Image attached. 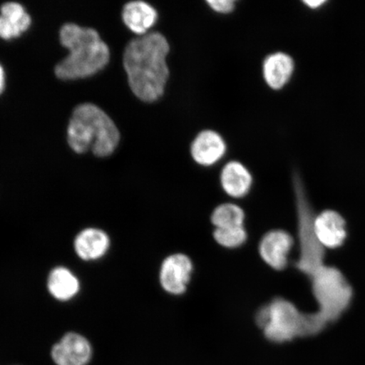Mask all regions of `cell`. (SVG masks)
Wrapping results in <instances>:
<instances>
[{"label": "cell", "instance_id": "3", "mask_svg": "<svg viewBox=\"0 0 365 365\" xmlns=\"http://www.w3.org/2000/svg\"><path fill=\"white\" fill-rule=\"evenodd\" d=\"M59 36L61 44L70 54L57 65L58 78H86L97 74L108 65L110 52L97 31L70 23L62 26Z\"/></svg>", "mask_w": 365, "mask_h": 365}, {"label": "cell", "instance_id": "5", "mask_svg": "<svg viewBox=\"0 0 365 365\" xmlns=\"http://www.w3.org/2000/svg\"><path fill=\"white\" fill-rule=\"evenodd\" d=\"M255 322L264 336L274 344H284L298 337H308L307 313L282 297L262 305L255 314Z\"/></svg>", "mask_w": 365, "mask_h": 365}, {"label": "cell", "instance_id": "7", "mask_svg": "<svg viewBox=\"0 0 365 365\" xmlns=\"http://www.w3.org/2000/svg\"><path fill=\"white\" fill-rule=\"evenodd\" d=\"M294 245L293 236L285 230H272L262 237L259 254L264 262L275 271H282L289 264V255Z\"/></svg>", "mask_w": 365, "mask_h": 365}, {"label": "cell", "instance_id": "18", "mask_svg": "<svg viewBox=\"0 0 365 365\" xmlns=\"http://www.w3.org/2000/svg\"><path fill=\"white\" fill-rule=\"evenodd\" d=\"M213 238L219 245L227 249L239 248L245 245L248 235L245 226L232 228H215Z\"/></svg>", "mask_w": 365, "mask_h": 365}, {"label": "cell", "instance_id": "20", "mask_svg": "<svg viewBox=\"0 0 365 365\" xmlns=\"http://www.w3.org/2000/svg\"><path fill=\"white\" fill-rule=\"evenodd\" d=\"M304 3L310 8H317L321 6L325 1H323V0H309V1Z\"/></svg>", "mask_w": 365, "mask_h": 365}, {"label": "cell", "instance_id": "17", "mask_svg": "<svg viewBox=\"0 0 365 365\" xmlns=\"http://www.w3.org/2000/svg\"><path fill=\"white\" fill-rule=\"evenodd\" d=\"M245 214L239 205L225 203L218 205L211 216V222L216 228H232L244 226Z\"/></svg>", "mask_w": 365, "mask_h": 365}, {"label": "cell", "instance_id": "11", "mask_svg": "<svg viewBox=\"0 0 365 365\" xmlns=\"http://www.w3.org/2000/svg\"><path fill=\"white\" fill-rule=\"evenodd\" d=\"M226 145L222 136L212 130H205L196 136L191 145V155L202 166H211L225 154Z\"/></svg>", "mask_w": 365, "mask_h": 365}, {"label": "cell", "instance_id": "14", "mask_svg": "<svg viewBox=\"0 0 365 365\" xmlns=\"http://www.w3.org/2000/svg\"><path fill=\"white\" fill-rule=\"evenodd\" d=\"M47 287L53 298L61 302L75 298L81 289L78 277L65 267H57L50 272Z\"/></svg>", "mask_w": 365, "mask_h": 365}, {"label": "cell", "instance_id": "2", "mask_svg": "<svg viewBox=\"0 0 365 365\" xmlns=\"http://www.w3.org/2000/svg\"><path fill=\"white\" fill-rule=\"evenodd\" d=\"M168 53L170 44L159 33L144 35L127 45L125 70L130 89L141 101L153 103L162 97L170 76Z\"/></svg>", "mask_w": 365, "mask_h": 365}, {"label": "cell", "instance_id": "10", "mask_svg": "<svg viewBox=\"0 0 365 365\" xmlns=\"http://www.w3.org/2000/svg\"><path fill=\"white\" fill-rule=\"evenodd\" d=\"M110 238L100 228L88 227L81 230L74 240L75 252L85 262L101 259L110 247Z\"/></svg>", "mask_w": 365, "mask_h": 365}, {"label": "cell", "instance_id": "8", "mask_svg": "<svg viewBox=\"0 0 365 365\" xmlns=\"http://www.w3.org/2000/svg\"><path fill=\"white\" fill-rule=\"evenodd\" d=\"M91 354L88 340L76 332L67 333L51 351L52 359L57 365H86Z\"/></svg>", "mask_w": 365, "mask_h": 365}, {"label": "cell", "instance_id": "6", "mask_svg": "<svg viewBox=\"0 0 365 365\" xmlns=\"http://www.w3.org/2000/svg\"><path fill=\"white\" fill-rule=\"evenodd\" d=\"M192 272L193 263L188 255H171L164 259L160 268V284L168 294L181 295L187 290Z\"/></svg>", "mask_w": 365, "mask_h": 365}, {"label": "cell", "instance_id": "16", "mask_svg": "<svg viewBox=\"0 0 365 365\" xmlns=\"http://www.w3.org/2000/svg\"><path fill=\"white\" fill-rule=\"evenodd\" d=\"M122 16L128 29L143 35L156 23L158 13L148 3L133 1L128 3L123 9Z\"/></svg>", "mask_w": 365, "mask_h": 365}, {"label": "cell", "instance_id": "13", "mask_svg": "<svg viewBox=\"0 0 365 365\" xmlns=\"http://www.w3.org/2000/svg\"><path fill=\"white\" fill-rule=\"evenodd\" d=\"M221 185L223 190L231 197H245L252 185V176L243 164L230 162L223 168Z\"/></svg>", "mask_w": 365, "mask_h": 365}, {"label": "cell", "instance_id": "19", "mask_svg": "<svg viewBox=\"0 0 365 365\" xmlns=\"http://www.w3.org/2000/svg\"><path fill=\"white\" fill-rule=\"evenodd\" d=\"M209 6L218 13L227 14L234 11L235 2L232 0H209Z\"/></svg>", "mask_w": 365, "mask_h": 365}, {"label": "cell", "instance_id": "21", "mask_svg": "<svg viewBox=\"0 0 365 365\" xmlns=\"http://www.w3.org/2000/svg\"><path fill=\"white\" fill-rule=\"evenodd\" d=\"M4 88V73L3 68L0 66V94L2 93V91Z\"/></svg>", "mask_w": 365, "mask_h": 365}, {"label": "cell", "instance_id": "4", "mask_svg": "<svg viewBox=\"0 0 365 365\" xmlns=\"http://www.w3.org/2000/svg\"><path fill=\"white\" fill-rule=\"evenodd\" d=\"M68 143L76 153L91 150L95 156H110L120 143V134L110 117L91 103L75 108L68 126Z\"/></svg>", "mask_w": 365, "mask_h": 365}, {"label": "cell", "instance_id": "15", "mask_svg": "<svg viewBox=\"0 0 365 365\" xmlns=\"http://www.w3.org/2000/svg\"><path fill=\"white\" fill-rule=\"evenodd\" d=\"M293 59L284 53L271 54L264 59L263 75L267 85L279 90L287 83L294 71Z\"/></svg>", "mask_w": 365, "mask_h": 365}, {"label": "cell", "instance_id": "1", "mask_svg": "<svg viewBox=\"0 0 365 365\" xmlns=\"http://www.w3.org/2000/svg\"><path fill=\"white\" fill-rule=\"evenodd\" d=\"M294 195L299 245V257L294 267L308 278L318 304L317 312L308 313L312 334L316 336L346 312L352 303L354 291L339 269L325 263V248L314 235L316 215L307 192L299 189Z\"/></svg>", "mask_w": 365, "mask_h": 365}, {"label": "cell", "instance_id": "12", "mask_svg": "<svg viewBox=\"0 0 365 365\" xmlns=\"http://www.w3.org/2000/svg\"><path fill=\"white\" fill-rule=\"evenodd\" d=\"M0 11V38L6 40L18 38L29 29L31 17L20 4H4Z\"/></svg>", "mask_w": 365, "mask_h": 365}, {"label": "cell", "instance_id": "9", "mask_svg": "<svg viewBox=\"0 0 365 365\" xmlns=\"http://www.w3.org/2000/svg\"><path fill=\"white\" fill-rule=\"evenodd\" d=\"M314 235L324 248L336 249L346 238V221L340 213L327 210L314 217Z\"/></svg>", "mask_w": 365, "mask_h": 365}]
</instances>
